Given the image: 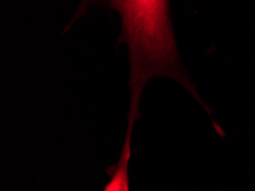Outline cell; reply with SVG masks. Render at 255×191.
I'll use <instances>...</instances> for the list:
<instances>
[{
  "mask_svg": "<svg viewBox=\"0 0 255 191\" xmlns=\"http://www.w3.org/2000/svg\"><path fill=\"white\" fill-rule=\"evenodd\" d=\"M92 6L117 10L122 19L118 44L126 46L129 61L128 127L133 128L140 118L138 107L143 89L158 77L171 78L183 85L210 112L183 69L174 37L168 0H82L69 26Z\"/></svg>",
  "mask_w": 255,
  "mask_h": 191,
  "instance_id": "obj_1",
  "label": "cell"
}]
</instances>
